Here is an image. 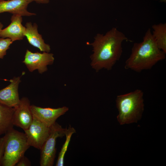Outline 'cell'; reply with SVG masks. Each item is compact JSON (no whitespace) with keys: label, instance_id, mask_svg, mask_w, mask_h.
Here are the masks:
<instances>
[{"label":"cell","instance_id":"14","mask_svg":"<svg viewBox=\"0 0 166 166\" xmlns=\"http://www.w3.org/2000/svg\"><path fill=\"white\" fill-rule=\"evenodd\" d=\"M14 108L0 103V136L5 134L13 128L12 122Z\"/></svg>","mask_w":166,"mask_h":166},{"label":"cell","instance_id":"16","mask_svg":"<svg viewBox=\"0 0 166 166\" xmlns=\"http://www.w3.org/2000/svg\"><path fill=\"white\" fill-rule=\"evenodd\" d=\"M76 132L75 129L70 126H69L68 128H66L65 134L66 140L59 154L56 166H64L65 155L67 151L71 137L72 135Z\"/></svg>","mask_w":166,"mask_h":166},{"label":"cell","instance_id":"7","mask_svg":"<svg viewBox=\"0 0 166 166\" xmlns=\"http://www.w3.org/2000/svg\"><path fill=\"white\" fill-rule=\"evenodd\" d=\"M53 55L46 52L33 53L27 49L22 62L30 72L38 70L42 74L47 70V66L53 63Z\"/></svg>","mask_w":166,"mask_h":166},{"label":"cell","instance_id":"6","mask_svg":"<svg viewBox=\"0 0 166 166\" xmlns=\"http://www.w3.org/2000/svg\"><path fill=\"white\" fill-rule=\"evenodd\" d=\"M50 131V127L33 116L31 124L24 131L29 145L40 150L49 136Z\"/></svg>","mask_w":166,"mask_h":166},{"label":"cell","instance_id":"3","mask_svg":"<svg viewBox=\"0 0 166 166\" xmlns=\"http://www.w3.org/2000/svg\"><path fill=\"white\" fill-rule=\"evenodd\" d=\"M143 95L142 90L137 89L117 96V118L120 124L137 123L140 119L144 110Z\"/></svg>","mask_w":166,"mask_h":166},{"label":"cell","instance_id":"20","mask_svg":"<svg viewBox=\"0 0 166 166\" xmlns=\"http://www.w3.org/2000/svg\"><path fill=\"white\" fill-rule=\"evenodd\" d=\"M39 4H47L49 2V0H32Z\"/></svg>","mask_w":166,"mask_h":166},{"label":"cell","instance_id":"13","mask_svg":"<svg viewBox=\"0 0 166 166\" xmlns=\"http://www.w3.org/2000/svg\"><path fill=\"white\" fill-rule=\"evenodd\" d=\"M25 27V36L29 43L41 51L49 53L50 46L45 42L42 35L38 33L37 24L34 23L33 25L31 22H27L26 24Z\"/></svg>","mask_w":166,"mask_h":166},{"label":"cell","instance_id":"17","mask_svg":"<svg viewBox=\"0 0 166 166\" xmlns=\"http://www.w3.org/2000/svg\"><path fill=\"white\" fill-rule=\"evenodd\" d=\"M13 42L9 38H0V59H3L6 55L7 50Z\"/></svg>","mask_w":166,"mask_h":166},{"label":"cell","instance_id":"12","mask_svg":"<svg viewBox=\"0 0 166 166\" xmlns=\"http://www.w3.org/2000/svg\"><path fill=\"white\" fill-rule=\"evenodd\" d=\"M32 0H0V14L7 12L22 16H30L36 15L27 10L28 5Z\"/></svg>","mask_w":166,"mask_h":166},{"label":"cell","instance_id":"8","mask_svg":"<svg viewBox=\"0 0 166 166\" xmlns=\"http://www.w3.org/2000/svg\"><path fill=\"white\" fill-rule=\"evenodd\" d=\"M30 101L26 97L20 99L18 106L14 108L12 119V123L15 126L27 130L31 124L33 120Z\"/></svg>","mask_w":166,"mask_h":166},{"label":"cell","instance_id":"5","mask_svg":"<svg viewBox=\"0 0 166 166\" xmlns=\"http://www.w3.org/2000/svg\"><path fill=\"white\" fill-rule=\"evenodd\" d=\"M50 134L40 149L41 166L53 165L56 153L57 139L65 136L66 128H64L56 122L51 127Z\"/></svg>","mask_w":166,"mask_h":166},{"label":"cell","instance_id":"15","mask_svg":"<svg viewBox=\"0 0 166 166\" xmlns=\"http://www.w3.org/2000/svg\"><path fill=\"white\" fill-rule=\"evenodd\" d=\"M152 27V34L158 47L166 53V23L154 24Z\"/></svg>","mask_w":166,"mask_h":166},{"label":"cell","instance_id":"18","mask_svg":"<svg viewBox=\"0 0 166 166\" xmlns=\"http://www.w3.org/2000/svg\"><path fill=\"white\" fill-rule=\"evenodd\" d=\"M6 136L4 135L0 138V166L5 151Z\"/></svg>","mask_w":166,"mask_h":166},{"label":"cell","instance_id":"4","mask_svg":"<svg viewBox=\"0 0 166 166\" xmlns=\"http://www.w3.org/2000/svg\"><path fill=\"white\" fill-rule=\"evenodd\" d=\"M4 135L6 136L5 151L1 165L15 166L30 146L25 133L13 128Z\"/></svg>","mask_w":166,"mask_h":166},{"label":"cell","instance_id":"11","mask_svg":"<svg viewBox=\"0 0 166 166\" xmlns=\"http://www.w3.org/2000/svg\"><path fill=\"white\" fill-rule=\"evenodd\" d=\"M11 23L7 27L2 29L0 33V37L9 38L12 42L23 39L25 36L26 28L22 24V16L13 14L11 18Z\"/></svg>","mask_w":166,"mask_h":166},{"label":"cell","instance_id":"1","mask_svg":"<svg viewBox=\"0 0 166 166\" xmlns=\"http://www.w3.org/2000/svg\"><path fill=\"white\" fill-rule=\"evenodd\" d=\"M127 40L125 35L116 27L105 34H97L89 44L93 47L90 57L92 68L97 72L102 69L111 70L121 58L123 42Z\"/></svg>","mask_w":166,"mask_h":166},{"label":"cell","instance_id":"21","mask_svg":"<svg viewBox=\"0 0 166 166\" xmlns=\"http://www.w3.org/2000/svg\"><path fill=\"white\" fill-rule=\"evenodd\" d=\"M3 27V24H2V23L0 22V33L1 30L2 29Z\"/></svg>","mask_w":166,"mask_h":166},{"label":"cell","instance_id":"9","mask_svg":"<svg viewBox=\"0 0 166 166\" xmlns=\"http://www.w3.org/2000/svg\"><path fill=\"white\" fill-rule=\"evenodd\" d=\"M30 109L33 116L49 127L55 124L58 117L69 110V108L65 106L52 108H42L32 105Z\"/></svg>","mask_w":166,"mask_h":166},{"label":"cell","instance_id":"22","mask_svg":"<svg viewBox=\"0 0 166 166\" xmlns=\"http://www.w3.org/2000/svg\"><path fill=\"white\" fill-rule=\"evenodd\" d=\"M160 1V2H164V3L166 2V0H158Z\"/></svg>","mask_w":166,"mask_h":166},{"label":"cell","instance_id":"2","mask_svg":"<svg viewBox=\"0 0 166 166\" xmlns=\"http://www.w3.org/2000/svg\"><path fill=\"white\" fill-rule=\"evenodd\" d=\"M165 54L158 47L151 29L149 28L143 41L133 44L131 53L125 62L124 68L137 72L150 69L164 60Z\"/></svg>","mask_w":166,"mask_h":166},{"label":"cell","instance_id":"10","mask_svg":"<svg viewBox=\"0 0 166 166\" xmlns=\"http://www.w3.org/2000/svg\"><path fill=\"white\" fill-rule=\"evenodd\" d=\"M10 81L9 85L0 90V103L8 107L15 108L20 101L18 89L21 82V77H14Z\"/></svg>","mask_w":166,"mask_h":166},{"label":"cell","instance_id":"19","mask_svg":"<svg viewBox=\"0 0 166 166\" xmlns=\"http://www.w3.org/2000/svg\"><path fill=\"white\" fill-rule=\"evenodd\" d=\"M31 165V163L29 159L26 156H23L15 166H29Z\"/></svg>","mask_w":166,"mask_h":166}]
</instances>
